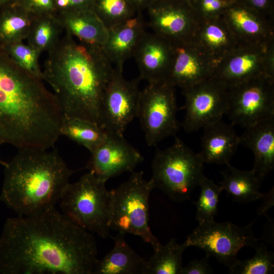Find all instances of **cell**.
I'll use <instances>...</instances> for the list:
<instances>
[{"label": "cell", "mask_w": 274, "mask_h": 274, "mask_svg": "<svg viewBox=\"0 0 274 274\" xmlns=\"http://www.w3.org/2000/svg\"><path fill=\"white\" fill-rule=\"evenodd\" d=\"M92 233L55 207L8 218L0 237L2 274H93Z\"/></svg>", "instance_id": "6da1fadb"}, {"label": "cell", "mask_w": 274, "mask_h": 274, "mask_svg": "<svg viewBox=\"0 0 274 274\" xmlns=\"http://www.w3.org/2000/svg\"><path fill=\"white\" fill-rule=\"evenodd\" d=\"M43 81L19 67L0 45V145L54 147L64 116Z\"/></svg>", "instance_id": "7a4b0ae2"}, {"label": "cell", "mask_w": 274, "mask_h": 274, "mask_svg": "<svg viewBox=\"0 0 274 274\" xmlns=\"http://www.w3.org/2000/svg\"><path fill=\"white\" fill-rule=\"evenodd\" d=\"M114 69L101 47L78 42L66 32L48 52L43 74L64 118L88 120L102 128V97Z\"/></svg>", "instance_id": "3957f363"}, {"label": "cell", "mask_w": 274, "mask_h": 274, "mask_svg": "<svg viewBox=\"0 0 274 274\" xmlns=\"http://www.w3.org/2000/svg\"><path fill=\"white\" fill-rule=\"evenodd\" d=\"M75 172L53 148H27L5 167L0 200L18 216L55 207Z\"/></svg>", "instance_id": "277c9868"}, {"label": "cell", "mask_w": 274, "mask_h": 274, "mask_svg": "<svg viewBox=\"0 0 274 274\" xmlns=\"http://www.w3.org/2000/svg\"><path fill=\"white\" fill-rule=\"evenodd\" d=\"M107 181L92 172L69 183L59 201L63 214L81 228L106 238L110 235L112 195Z\"/></svg>", "instance_id": "5b68a950"}, {"label": "cell", "mask_w": 274, "mask_h": 274, "mask_svg": "<svg viewBox=\"0 0 274 274\" xmlns=\"http://www.w3.org/2000/svg\"><path fill=\"white\" fill-rule=\"evenodd\" d=\"M203 164L198 153L175 135L170 146L157 149L152 160L150 180L154 188L170 199L182 203L190 199L192 192L204 176Z\"/></svg>", "instance_id": "8992f818"}, {"label": "cell", "mask_w": 274, "mask_h": 274, "mask_svg": "<svg viewBox=\"0 0 274 274\" xmlns=\"http://www.w3.org/2000/svg\"><path fill=\"white\" fill-rule=\"evenodd\" d=\"M155 188L143 172H132L129 179L111 190L110 229L124 234L138 236L150 244L154 250L161 245L149 225V197Z\"/></svg>", "instance_id": "52a82bcc"}, {"label": "cell", "mask_w": 274, "mask_h": 274, "mask_svg": "<svg viewBox=\"0 0 274 274\" xmlns=\"http://www.w3.org/2000/svg\"><path fill=\"white\" fill-rule=\"evenodd\" d=\"M255 220L245 226H238L229 221L214 220L198 224L184 242L186 247L193 246L204 250L230 269L238 260L237 253L247 246L254 248L260 239L252 230Z\"/></svg>", "instance_id": "ba28073f"}, {"label": "cell", "mask_w": 274, "mask_h": 274, "mask_svg": "<svg viewBox=\"0 0 274 274\" xmlns=\"http://www.w3.org/2000/svg\"><path fill=\"white\" fill-rule=\"evenodd\" d=\"M175 87L165 81L149 83L140 92L137 116L149 146L176 135L179 125Z\"/></svg>", "instance_id": "9c48e42d"}, {"label": "cell", "mask_w": 274, "mask_h": 274, "mask_svg": "<svg viewBox=\"0 0 274 274\" xmlns=\"http://www.w3.org/2000/svg\"><path fill=\"white\" fill-rule=\"evenodd\" d=\"M228 115L244 128L274 117V78L261 76L227 88Z\"/></svg>", "instance_id": "30bf717a"}, {"label": "cell", "mask_w": 274, "mask_h": 274, "mask_svg": "<svg viewBox=\"0 0 274 274\" xmlns=\"http://www.w3.org/2000/svg\"><path fill=\"white\" fill-rule=\"evenodd\" d=\"M261 76L274 78V41L267 45L238 44L216 65L212 77L228 88Z\"/></svg>", "instance_id": "8fae6325"}, {"label": "cell", "mask_w": 274, "mask_h": 274, "mask_svg": "<svg viewBox=\"0 0 274 274\" xmlns=\"http://www.w3.org/2000/svg\"><path fill=\"white\" fill-rule=\"evenodd\" d=\"M185 115L182 125L193 132L222 120L228 109L227 87L212 77L183 90Z\"/></svg>", "instance_id": "7c38bea8"}, {"label": "cell", "mask_w": 274, "mask_h": 274, "mask_svg": "<svg viewBox=\"0 0 274 274\" xmlns=\"http://www.w3.org/2000/svg\"><path fill=\"white\" fill-rule=\"evenodd\" d=\"M140 80H126L123 69L115 67L101 103V126L107 132L123 135L127 126L136 117Z\"/></svg>", "instance_id": "4fadbf2b"}, {"label": "cell", "mask_w": 274, "mask_h": 274, "mask_svg": "<svg viewBox=\"0 0 274 274\" xmlns=\"http://www.w3.org/2000/svg\"><path fill=\"white\" fill-rule=\"evenodd\" d=\"M147 9L153 32L169 42L192 39L199 17L188 0H153Z\"/></svg>", "instance_id": "5bb4252c"}, {"label": "cell", "mask_w": 274, "mask_h": 274, "mask_svg": "<svg viewBox=\"0 0 274 274\" xmlns=\"http://www.w3.org/2000/svg\"><path fill=\"white\" fill-rule=\"evenodd\" d=\"M170 42L172 58L165 82L184 90L213 76L216 65L192 40Z\"/></svg>", "instance_id": "9a60e30c"}, {"label": "cell", "mask_w": 274, "mask_h": 274, "mask_svg": "<svg viewBox=\"0 0 274 274\" xmlns=\"http://www.w3.org/2000/svg\"><path fill=\"white\" fill-rule=\"evenodd\" d=\"M90 153L85 168L106 181L124 173L133 172L144 160L123 135L108 132L102 142Z\"/></svg>", "instance_id": "2e32d148"}, {"label": "cell", "mask_w": 274, "mask_h": 274, "mask_svg": "<svg viewBox=\"0 0 274 274\" xmlns=\"http://www.w3.org/2000/svg\"><path fill=\"white\" fill-rule=\"evenodd\" d=\"M222 16L238 44L267 45L274 41L273 26L268 18L238 1Z\"/></svg>", "instance_id": "e0dca14e"}, {"label": "cell", "mask_w": 274, "mask_h": 274, "mask_svg": "<svg viewBox=\"0 0 274 274\" xmlns=\"http://www.w3.org/2000/svg\"><path fill=\"white\" fill-rule=\"evenodd\" d=\"M146 23L141 12L133 17L108 28L102 49L115 67L123 69L124 63L133 57L142 39L146 33Z\"/></svg>", "instance_id": "ac0fdd59"}, {"label": "cell", "mask_w": 274, "mask_h": 274, "mask_svg": "<svg viewBox=\"0 0 274 274\" xmlns=\"http://www.w3.org/2000/svg\"><path fill=\"white\" fill-rule=\"evenodd\" d=\"M172 54L170 42L154 32H146L133 55L141 80H146L148 83L164 81Z\"/></svg>", "instance_id": "d6986e66"}, {"label": "cell", "mask_w": 274, "mask_h": 274, "mask_svg": "<svg viewBox=\"0 0 274 274\" xmlns=\"http://www.w3.org/2000/svg\"><path fill=\"white\" fill-rule=\"evenodd\" d=\"M192 40L216 65L238 45L222 16L199 18Z\"/></svg>", "instance_id": "ffe728a7"}, {"label": "cell", "mask_w": 274, "mask_h": 274, "mask_svg": "<svg viewBox=\"0 0 274 274\" xmlns=\"http://www.w3.org/2000/svg\"><path fill=\"white\" fill-rule=\"evenodd\" d=\"M201 150L198 153L203 163L227 165L240 145L239 136L232 125L222 120L203 128Z\"/></svg>", "instance_id": "44dd1931"}, {"label": "cell", "mask_w": 274, "mask_h": 274, "mask_svg": "<svg viewBox=\"0 0 274 274\" xmlns=\"http://www.w3.org/2000/svg\"><path fill=\"white\" fill-rule=\"evenodd\" d=\"M239 138L240 145L253 151L252 169L263 180L274 168V117L245 128Z\"/></svg>", "instance_id": "7402d4cb"}, {"label": "cell", "mask_w": 274, "mask_h": 274, "mask_svg": "<svg viewBox=\"0 0 274 274\" xmlns=\"http://www.w3.org/2000/svg\"><path fill=\"white\" fill-rule=\"evenodd\" d=\"M66 32L79 41L102 47L108 28L92 7L71 11H61L58 16Z\"/></svg>", "instance_id": "603a6c76"}, {"label": "cell", "mask_w": 274, "mask_h": 274, "mask_svg": "<svg viewBox=\"0 0 274 274\" xmlns=\"http://www.w3.org/2000/svg\"><path fill=\"white\" fill-rule=\"evenodd\" d=\"M125 235L118 232L113 237V248L98 259L93 274H145L146 260L128 245Z\"/></svg>", "instance_id": "cb8c5ba5"}, {"label": "cell", "mask_w": 274, "mask_h": 274, "mask_svg": "<svg viewBox=\"0 0 274 274\" xmlns=\"http://www.w3.org/2000/svg\"><path fill=\"white\" fill-rule=\"evenodd\" d=\"M221 172L222 180L219 185L226 191L233 201L239 203L253 202L261 199L260 191L262 180L253 169L242 170L229 164Z\"/></svg>", "instance_id": "d4e9b609"}, {"label": "cell", "mask_w": 274, "mask_h": 274, "mask_svg": "<svg viewBox=\"0 0 274 274\" xmlns=\"http://www.w3.org/2000/svg\"><path fill=\"white\" fill-rule=\"evenodd\" d=\"M36 15L18 4L0 8V45L26 39Z\"/></svg>", "instance_id": "484cf974"}, {"label": "cell", "mask_w": 274, "mask_h": 274, "mask_svg": "<svg viewBox=\"0 0 274 274\" xmlns=\"http://www.w3.org/2000/svg\"><path fill=\"white\" fill-rule=\"evenodd\" d=\"M63 28L55 14L36 15L29 29L27 44L41 53L49 52L58 43Z\"/></svg>", "instance_id": "4316f807"}, {"label": "cell", "mask_w": 274, "mask_h": 274, "mask_svg": "<svg viewBox=\"0 0 274 274\" xmlns=\"http://www.w3.org/2000/svg\"><path fill=\"white\" fill-rule=\"evenodd\" d=\"M186 248L184 243L179 244L176 238H171L165 245L161 244L146 260L145 274H180Z\"/></svg>", "instance_id": "83f0119b"}, {"label": "cell", "mask_w": 274, "mask_h": 274, "mask_svg": "<svg viewBox=\"0 0 274 274\" xmlns=\"http://www.w3.org/2000/svg\"><path fill=\"white\" fill-rule=\"evenodd\" d=\"M64 135L91 153L102 142L108 132L96 124L78 118H64L61 129Z\"/></svg>", "instance_id": "f1b7e54d"}, {"label": "cell", "mask_w": 274, "mask_h": 274, "mask_svg": "<svg viewBox=\"0 0 274 274\" xmlns=\"http://www.w3.org/2000/svg\"><path fill=\"white\" fill-rule=\"evenodd\" d=\"M199 186L200 192L198 199L193 202L196 208L195 219L200 224L214 220L217 213L219 197L223 190L219 185L216 184L205 176L201 178Z\"/></svg>", "instance_id": "f546056e"}, {"label": "cell", "mask_w": 274, "mask_h": 274, "mask_svg": "<svg viewBox=\"0 0 274 274\" xmlns=\"http://www.w3.org/2000/svg\"><path fill=\"white\" fill-rule=\"evenodd\" d=\"M92 7L107 28L138 12L129 0H93Z\"/></svg>", "instance_id": "4dcf8cb0"}, {"label": "cell", "mask_w": 274, "mask_h": 274, "mask_svg": "<svg viewBox=\"0 0 274 274\" xmlns=\"http://www.w3.org/2000/svg\"><path fill=\"white\" fill-rule=\"evenodd\" d=\"M253 257L238 260L229 270L234 274H271L274 272V253L264 243L258 244L254 248Z\"/></svg>", "instance_id": "1f68e13d"}, {"label": "cell", "mask_w": 274, "mask_h": 274, "mask_svg": "<svg viewBox=\"0 0 274 274\" xmlns=\"http://www.w3.org/2000/svg\"><path fill=\"white\" fill-rule=\"evenodd\" d=\"M3 47L19 67L33 76L44 80L43 71L39 62L41 54L39 51L29 44L24 43L23 41Z\"/></svg>", "instance_id": "d6a6232c"}, {"label": "cell", "mask_w": 274, "mask_h": 274, "mask_svg": "<svg viewBox=\"0 0 274 274\" xmlns=\"http://www.w3.org/2000/svg\"><path fill=\"white\" fill-rule=\"evenodd\" d=\"M237 0H195L191 3L199 18L222 16L226 10Z\"/></svg>", "instance_id": "836d02e7"}, {"label": "cell", "mask_w": 274, "mask_h": 274, "mask_svg": "<svg viewBox=\"0 0 274 274\" xmlns=\"http://www.w3.org/2000/svg\"><path fill=\"white\" fill-rule=\"evenodd\" d=\"M18 4L35 15L54 14L55 0H19Z\"/></svg>", "instance_id": "e575fe53"}, {"label": "cell", "mask_w": 274, "mask_h": 274, "mask_svg": "<svg viewBox=\"0 0 274 274\" xmlns=\"http://www.w3.org/2000/svg\"><path fill=\"white\" fill-rule=\"evenodd\" d=\"M209 257L207 255L201 259H195L186 266L182 267L180 274H210L214 271L209 264Z\"/></svg>", "instance_id": "d590c367"}, {"label": "cell", "mask_w": 274, "mask_h": 274, "mask_svg": "<svg viewBox=\"0 0 274 274\" xmlns=\"http://www.w3.org/2000/svg\"><path fill=\"white\" fill-rule=\"evenodd\" d=\"M93 0H55L56 10L71 11L92 7Z\"/></svg>", "instance_id": "8d00e7d4"}, {"label": "cell", "mask_w": 274, "mask_h": 274, "mask_svg": "<svg viewBox=\"0 0 274 274\" xmlns=\"http://www.w3.org/2000/svg\"><path fill=\"white\" fill-rule=\"evenodd\" d=\"M268 17L273 14V0H237Z\"/></svg>", "instance_id": "74e56055"}, {"label": "cell", "mask_w": 274, "mask_h": 274, "mask_svg": "<svg viewBox=\"0 0 274 274\" xmlns=\"http://www.w3.org/2000/svg\"><path fill=\"white\" fill-rule=\"evenodd\" d=\"M274 191L273 187L266 193H263L261 199H263V202L261 205L257 210V214L258 216H265L268 218L267 213L268 210L273 206L274 204Z\"/></svg>", "instance_id": "f35d334b"}, {"label": "cell", "mask_w": 274, "mask_h": 274, "mask_svg": "<svg viewBox=\"0 0 274 274\" xmlns=\"http://www.w3.org/2000/svg\"><path fill=\"white\" fill-rule=\"evenodd\" d=\"M138 12H141V10L146 8L153 0H129Z\"/></svg>", "instance_id": "ab89813d"}, {"label": "cell", "mask_w": 274, "mask_h": 274, "mask_svg": "<svg viewBox=\"0 0 274 274\" xmlns=\"http://www.w3.org/2000/svg\"><path fill=\"white\" fill-rule=\"evenodd\" d=\"M19 0H0V8L7 6L17 4Z\"/></svg>", "instance_id": "60d3db41"}, {"label": "cell", "mask_w": 274, "mask_h": 274, "mask_svg": "<svg viewBox=\"0 0 274 274\" xmlns=\"http://www.w3.org/2000/svg\"><path fill=\"white\" fill-rule=\"evenodd\" d=\"M0 164L2 165H3L4 167H5V166H6L7 165L8 162L0 160Z\"/></svg>", "instance_id": "b9f144b4"}, {"label": "cell", "mask_w": 274, "mask_h": 274, "mask_svg": "<svg viewBox=\"0 0 274 274\" xmlns=\"http://www.w3.org/2000/svg\"><path fill=\"white\" fill-rule=\"evenodd\" d=\"M190 3H192L193 2V1H195V0H188Z\"/></svg>", "instance_id": "7bdbcfd3"}]
</instances>
